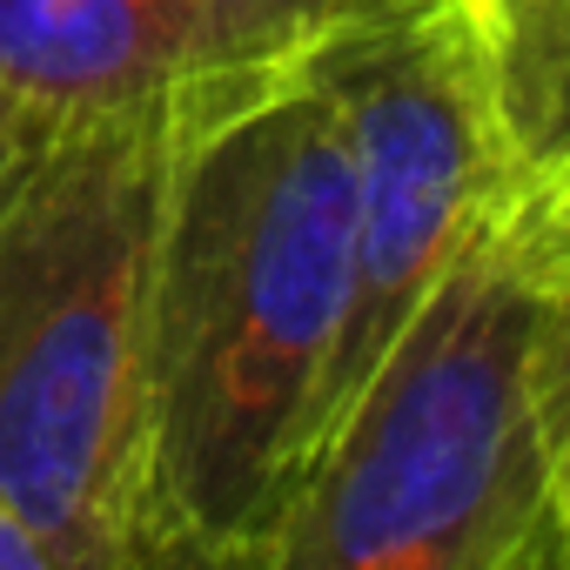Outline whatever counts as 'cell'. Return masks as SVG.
Returning <instances> with one entry per match:
<instances>
[{
  "mask_svg": "<svg viewBox=\"0 0 570 570\" xmlns=\"http://www.w3.org/2000/svg\"><path fill=\"white\" fill-rule=\"evenodd\" d=\"M490 121L503 148L510 215L570 208V0H463Z\"/></svg>",
  "mask_w": 570,
  "mask_h": 570,
  "instance_id": "cell-6",
  "label": "cell"
},
{
  "mask_svg": "<svg viewBox=\"0 0 570 570\" xmlns=\"http://www.w3.org/2000/svg\"><path fill=\"white\" fill-rule=\"evenodd\" d=\"M0 570H48V550L35 543V530L0 503Z\"/></svg>",
  "mask_w": 570,
  "mask_h": 570,
  "instance_id": "cell-8",
  "label": "cell"
},
{
  "mask_svg": "<svg viewBox=\"0 0 570 570\" xmlns=\"http://www.w3.org/2000/svg\"><path fill=\"white\" fill-rule=\"evenodd\" d=\"M195 115L35 121L0 161V503L48 570L161 563L155 248Z\"/></svg>",
  "mask_w": 570,
  "mask_h": 570,
  "instance_id": "cell-2",
  "label": "cell"
},
{
  "mask_svg": "<svg viewBox=\"0 0 570 570\" xmlns=\"http://www.w3.org/2000/svg\"><path fill=\"white\" fill-rule=\"evenodd\" d=\"M350 148L316 55L181 128L155 248L161 563H262L330 410Z\"/></svg>",
  "mask_w": 570,
  "mask_h": 570,
  "instance_id": "cell-1",
  "label": "cell"
},
{
  "mask_svg": "<svg viewBox=\"0 0 570 570\" xmlns=\"http://www.w3.org/2000/svg\"><path fill=\"white\" fill-rule=\"evenodd\" d=\"M316 75L350 148V309L330 430L470 228L503 202V148L463 0H390L316 48Z\"/></svg>",
  "mask_w": 570,
  "mask_h": 570,
  "instance_id": "cell-4",
  "label": "cell"
},
{
  "mask_svg": "<svg viewBox=\"0 0 570 570\" xmlns=\"http://www.w3.org/2000/svg\"><path fill=\"white\" fill-rule=\"evenodd\" d=\"M543 323H537V356H530V390H537V436H543V470H550V510L563 537V570H570V262H543Z\"/></svg>",
  "mask_w": 570,
  "mask_h": 570,
  "instance_id": "cell-7",
  "label": "cell"
},
{
  "mask_svg": "<svg viewBox=\"0 0 570 570\" xmlns=\"http://www.w3.org/2000/svg\"><path fill=\"white\" fill-rule=\"evenodd\" d=\"M503 208H510V202H503ZM510 222L523 228V242H530L543 262H570V208H557V215H537V222H530V215H510Z\"/></svg>",
  "mask_w": 570,
  "mask_h": 570,
  "instance_id": "cell-9",
  "label": "cell"
},
{
  "mask_svg": "<svg viewBox=\"0 0 570 570\" xmlns=\"http://www.w3.org/2000/svg\"><path fill=\"white\" fill-rule=\"evenodd\" d=\"M543 282L497 202L323 430L262 570H563L530 390Z\"/></svg>",
  "mask_w": 570,
  "mask_h": 570,
  "instance_id": "cell-3",
  "label": "cell"
},
{
  "mask_svg": "<svg viewBox=\"0 0 570 570\" xmlns=\"http://www.w3.org/2000/svg\"><path fill=\"white\" fill-rule=\"evenodd\" d=\"M28 128H35V121H21V115H14L8 101H0V161H8V155L21 148V135H28Z\"/></svg>",
  "mask_w": 570,
  "mask_h": 570,
  "instance_id": "cell-10",
  "label": "cell"
},
{
  "mask_svg": "<svg viewBox=\"0 0 570 570\" xmlns=\"http://www.w3.org/2000/svg\"><path fill=\"white\" fill-rule=\"evenodd\" d=\"M376 8L390 0H0V101L21 121L208 108Z\"/></svg>",
  "mask_w": 570,
  "mask_h": 570,
  "instance_id": "cell-5",
  "label": "cell"
}]
</instances>
